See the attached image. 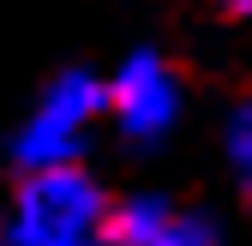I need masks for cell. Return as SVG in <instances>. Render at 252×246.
<instances>
[{
    "instance_id": "4",
    "label": "cell",
    "mask_w": 252,
    "mask_h": 246,
    "mask_svg": "<svg viewBox=\"0 0 252 246\" xmlns=\"http://www.w3.org/2000/svg\"><path fill=\"white\" fill-rule=\"evenodd\" d=\"M108 246H228L222 222L168 192H132L108 216Z\"/></svg>"
},
{
    "instance_id": "6",
    "label": "cell",
    "mask_w": 252,
    "mask_h": 246,
    "mask_svg": "<svg viewBox=\"0 0 252 246\" xmlns=\"http://www.w3.org/2000/svg\"><path fill=\"white\" fill-rule=\"evenodd\" d=\"M228 12H240V18H252V0H222Z\"/></svg>"
},
{
    "instance_id": "1",
    "label": "cell",
    "mask_w": 252,
    "mask_h": 246,
    "mask_svg": "<svg viewBox=\"0 0 252 246\" xmlns=\"http://www.w3.org/2000/svg\"><path fill=\"white\" fill-rule=\"evenodd\" d=\"M108 216H114V198L78 162L30 168L12 192L0 246H108Z\"/></svg>"
},
{
    "instance_id": "5",
    "label": "cell",
    "mask_w": 252,
    "mask_h": 246,
    "mask_svg": "<svg viewBox=\"0 0 252 246\" xmlns=\"http://www.w3.org/2000/svg\"><path fill=\"white\" fill-rule=\"evenodd\" d=\"M222 150H228V162H234L240 186H246V198H252V96L228 114V126H222Z\"/></svg>"
},
{
    "instance_id": "2",
    "label": "cell",
    "mask_w": 252,
    "mask_h": 246,
    "mask_svg": "<svg viewBox=\"0 0 252 246\" xmlns=\"http://www.w3.org/2000/svg\"><path fill=\"white\" fill-rule=\"evenodd\" d=\"M108 120V78L96 72H60L48 78V90L36 102H30V114L18 120L12 132V162L30 174V168H66L84 156L90 132H96Z\"/></svg>"
},
{
    "instance_id": "3",
    "label": "cell",
    "mask_w": 252,
    "mask_h": 246,
    "mask_svg": "<svg viewBox=\"0 0 252 246\" xmlns=\"http://www.w3.org/2000/svg\"><path fill=\"white\" fill-rule=\"evenodd\" d=\"M108 126L132 150H156L180 126V78L156 48H132L108 72Z\"/></svg>"
}]
</instances>
